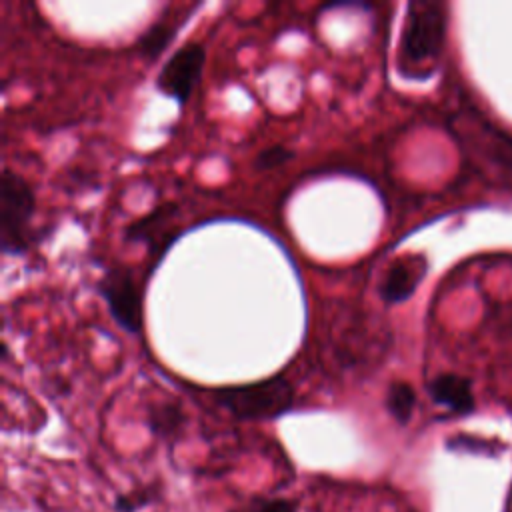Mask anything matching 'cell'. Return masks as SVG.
Returning <instances> with one entry per match:
<instances>
[{"label":"cell","mask_w":512,"mask_h":512,"mask_svg":"<svg viewBox=\"0 0 512 512\" xmlns=\"http://www.w3.org/2000/svg\"><path fill=\"white\" fill-rule=\"evenodd\" d=\"M446 6L430 0H414L406 8V20L398 42V74L408 80L428 78L446 42Z\"/></svg>","instance_id":"6da1fadb"},{"label":"cell","mask_w":512,"mask_h":512,"mask_svg":"<svg viewBox=\"0 0 512 512\" xmlns=\"http://www.w3.org/2000/svg\"><path fill=\"white\" fill-rule=\"evenodd\" d=\"M216 402L240 420H270L288 412L294 404V388L284 376L218 388Z\"/></svg>","instance_id":"7a4b0ae2"},{"label":"cell","mask_w":512,"mask_h":512,"mask_svg":"<svg viewBox=\"0 0 512 512\" xmlns=\"http://www.w3.org/2000/svg\"><path fill=\"white\" fill-rule=\"evenodd\" d=\"M34 214V192L28 182L4 168L0 176V248L18 256L30 246V220Z\"/></svg>","instance_id":"3957f363"},{"label":"cell","mask_w":512,"mask_h":512,"mask_svg":"<svg viewBox=\"0 0 512 512\" xmlns=\"http://www.w3.org/2000/svg\"><path fill=\"white\" fill-rule=\"evenodd\" d=\"M98 292L108 304V310L116 324L130 334L142 330V294L136 286L132 272L122 266H114L104 272L98 282Z\"/></svg>","instance_id":"277c9868"},{"label":"cell","mask_w":512,"mask_h":512,"mask_svg":"<svg viewBox=\"0 0 512 512\" xmlns=\"http://www.w3.org/2000/svg\"><path fill=\"white\" fill-rule=\"evenodd\" d=\"M204 58L206 50L200 42H186L166 60L158 72L156 88L162 94L174 98L178 104H186L200 80Z\"/></svg>","instance_id":"5b68a950"},{"label":"cell","mask_w":512,"mask_h":512,"mask_svg":"<svg viewBox=\"0 0 512 512\" xmlns=\"http://www.w3.org/2000/svg\"><path fill=\"white\" fill-rule=\"evenodd\" d=\"M426 272V260L422 256H404L394 260L380 284V296L386 304H398L408 300L418 288Z\"/></svg>","instance_id":"8992f818"},{"label":"cell","mask_w":512,"mask_h":512,"mask_svg":"<svg viewBox=\"0 0 512 512\" xmlns=\"http://www.w3.org/2000/svg\"><path fill=\"white\" fill-rule=\"evenodd\" d=\"M428 392L432 400L440 406L456 414H468L474 408V394L472 386L464 376L458 374H438L430 384Z\"/></svg>","instance_id":"52a82bcc"},{"label":"cell","mask_w":512,"mask_h":512,"mask_svg":"<svg viewBox=\"0 0 512 512\" xmlns=\"http://www.w3.org/2000/svg\"><path fill=\"white\" fill-rule=\"evenodd\" d=\"M384 404L388 414L398 424H406L412 418V412L416 406V392L408 382H392L386 390Z\"/></svg>","instance_id":"ba28073f"},{"label":"cell","mask_w":512,"mask_h":512,"mask_svg":"<svg viewBox=\"0 0 512 512\" xmlns=\"http://www.w3.org/2000/svg\"><path fill=\"white\" fill-rule=\"evenodd\" d=\"M184 424V416L174 404H158L148 414V426L156 436H174Z\"/></svg>","instance_id":"9c48e42d"},{"label":"cell","mask_w":512,"mask_h":512,"mask_svg":"<svg viewBox=\"0 0 512 512\" xmlns=\"http://www.w3.org/2000/svg\"><path fill=\"white\" fill-rule=\"evenodd\" d=\"M174 30L176 26L166 22V20H156L138 40V50L146 56V58H156L174 38Z\"/></svg>","instance_id":"30bf717a"},{"label":"cell","mask_w":512,"mask_h":512,"mask_svg":"<svg viewBox=\"0 0 512 512\" xmlns=\"http://www.w3.org/2000/svg\"><path fill=\"white\" fill-rule=\"evenodd\" d=\"M292 158V150H288L286 146H280V144H274L266 150H262L258 156H256V168L260 170H268V168H276L284 162H288Z\"/></svg>","instance_id":"8fae6325"},{"label":"cell","mask_w":512,"mask_h":512,"mask_svg":"<svg viewBox=\"0 0 512 512\" xmlns=\"http://www.w3.org/2000/svg\"><path fill=\"white\" fill-rule=\"evenodd\" d=\"M156 496H150L148 494V488L146 490H140V492H132V494H120L114 498V510L116 512H136L144 506H148Z\"/></svg>","instance_id":"7c38bea8"},{"label":"cell","mask_w":512,"mask_h":512,"mask_svg":"<svg viewBox=\"0 0 512 512\" xmlns=\"http://www.w3.org/2000/svg\"><path fill=\"white\" fill-rule=\"evenodd\" d=\"M298 506L294 500L286 498H272V500H262L258 502L252 512H296Z\"/></svg>","instance_id":"4fadbf2b"}]
</instances>
